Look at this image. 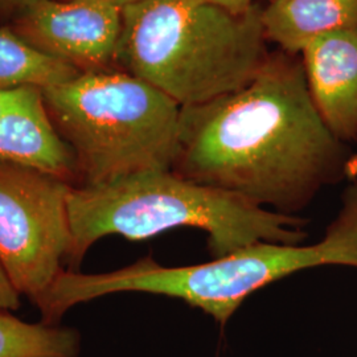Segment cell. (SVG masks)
Returning <instances> with one entry per match:
<instances>
[{
    "instance_id": "6da1fadb",
    "label": "cell",
    "mask_w": 357,
    "mask_h": 357,
    "mask_svg": "<svg viewBox=\"0 0 357 357\" xmlns=\"http://www.w3.org/2000/svg\"><path fill=\"white\" fill-rule=\"evenodd\" d=\"M172 171L195 184L299 216L324 188L357 178V156L323 121L302 63L268 57L241 89L181 107Z\"/></svg>"
},
{
    "instance_id": "7a4b0ae2",
    "label": "cell",
    "mask_w": 357,
    "mask_h": 357,
    "mask_svg": "<svg viewBox=\"0 0 357 357\" xmlns=\"http://www.w3.org/2000/svg\"><path fill=\"white\" fill-rule=\"evenodd\" d=\"M319 266L357 268V178L345 187L340 209L318 243H255L188 266H163L144 257L103 274L63 270L35 305L43 323L59 324L72 307L105 295L155 294L180 299L225 326L252 294Z\"/></svg>"
},
{
    "instance_id": "3957f363",
    "label": "cell",
    "mask_w": 357,
    "mask_h": 357,
    "mask_svg": "<svg viewBox=\"0 0 357 357\" xmlns=\"http://www.w3.org/2000/svg\"><path fill=\"white\" fill-rule=\"evenodd\" d=\"M262 10L203 0H143L122 10L114 60L181 107L248 85L268 61Z\"/></svg>"
},
{
    "instance_id": "277c9868",
    "label": "cell",
    "mask_w": 357,
    "mask_h": 357,
    "mask_svg": "<svg viewBox=\"0 0 357 357\" xmlns=\"http://www.w3.org/2000/svg\"><path fill=\"white\" fill-rule=\"evenodd\" d=\"M68 208L72 243L66 262L73 271L90 248L107 236L139 241L175 228H196L205 231L213 258L252 243L295 245L307 238L306 218L255 206L195 184L172 169L72 185Z\"/></svg>"
},
{
    "instance_id": "5b68a950",
    "label": "cell",
    "mask_w": 357,
    "mask_h": 357,
    "mask_svg": "<svg viewBox=\"0 0 357 357\" xmlns=\"http://www.w3.org/2000/svg\"><path fill=\"white\" fill-rule=\"evenodd\" d=\"M41 91L75 155L77 185L172 169L181 106L153 85L126 72H93Z\"/></svg>"
},
{
    "instance_id": "8992f818",
    "label": "cell",
    "mask_w": 357,
    "mask_h": 357,
    "mask_svg": "<svg viewBox=\"0 0 357 357\" xmlns=\"http://www.w3.org/2000/svg\"><path fill=\"white\" fill-rule=\"evenodd\" d=\"M70 188L63 178L0 162V264L33 303L64 270Z\"/></svg>"
},
{
    "instance_id": "52a82bcc",
    "label": "cell",
    "mask_w": 357,
    "mask_h": 357,
    "mask_svg": "<svg viewBox=\"0 0 357 357\" xmlns=\"http://www.w3.org/2000/svg\"><path fill=\"white\" fill-rule=\"evenodd\" d=\"M26 40L69 64L100 66L114 60L122 11L91 0H41L24 13Z\"/></svg>"
},
{
    "instance_id": "ba28073f",
    "label": "cell",
    "mask_w": 357,
    "mask_h": 357,
    "mask_svg": "<svg viewBox=\"0 0 357 357\" xmlns=\"http://www.w3.org/2000/svg\"><path fill=\"white\" fill-rule=\"evenodd\" d=\"M301 53L323 121L339 141H357V29L320 36Z\"/></svg>"
},
{
    "instance_id": "9c48e42d",
    "label": "cell",
    "mask_w": 357,
    "mask_h": 357,
    "mask_svg": "<svg viewBox=\"0 0 357 357\" xmlns=\"http://www.w3.org/2000/svg\"><path fill=\"white\" fill-rule=\"evenodd\" d=\"M0 162L78 184L75 155L54 128L41 89H16L11 107L0 119Z\"/></svg>"
},
{
    "instance_id": "30bf717a",
    "label": "cell",
    "mask_w": 357,
    "mask_h": 357,
    "mask_svg": "<svg viewBox=\"0 0 357 357\" xmlns=\"http://www.w3.org/2000/svg\"><path fill=\"white\" fill-rule=\"evenodd\" d=\"M268 40L301 53L315 38L357 29V0H277L262 10Z\"/></svg>"
},
{
    "instance_id": "8fae6325",
    "label": "cell",
    "mask_w": 357,
    "mask_h": 357,
    "mask_svg": "<svg viewBox=\"0 0 357 357\" xmlns=\"http://www.w3.org/2000/svg\"><path fill=\"white\" fill-rule=\"evenodd\" d=\"M78 76L76 66L38 50L26 38L0 29V89L44 90Z\"/></svg>"
},
{
    "instance_id": "7c38bea8",
    "label": "cell",
    "mask_w": 357,
    "mask_h": 357,
    "mask_svg": "<svg viewBox=\"0 0 357 357\" xmlns=\"http://www.w3.org/2000/svg\"><path fill=\"white\" fill-rule=\"evenodd\" d=\"M79 344L73 328L26 323L0 311V357H78Z\"/></svg>"
},
{
    "instance_id": "4fadbf2b",
    "label": "cell",
    "mask_w": 357,
    "mask_h": 357,
    "mask_svg": "<svg viewBox=\"0 0 357 357\" xmlns=\"http://www.w3.org/2000/svg\"><path fill=\"white\" fill-rule=\"evenodd\" d=\"M20 306V293L0 264V311H13Z\"/></svg>"
},
{
    "instance_id": "5bb4252c",
    "label": "cell",
    "mask_w": 357,
    "mask_h": 357,
    "mask_svg": "<svg viewBox=\"0 0 357 357\" xmlns=\"http://www.w3.org/2000/svg\"><path fill=\"white\" fill-rule=\"evenodd\" d=\"M41 0H0V13H26Z\"/></svg>"
},
{
    "instance_id": "9a60e30c",
    "label": "cell",
    "mask_w": 357,
    "mask_h": 357,
    "mask_svg": "<svg viewBox=\"0 0 357 357\" xmlns=\"http://www.w3.org/2000/svg\"><path fill=\"white\" fill-rule=\"evenodd\" d=\"M203 1L228 8L230 11H234V13H243L255 4L253 0H203Z\"/></svg>"
},
{
    "instance_id": "2e32d148",
    "label": "cell",
    "mask_w": 357,
    "mask_h": 357,
    "mask_svg": "<svg viewBox=\"0 0 357 357\" xmlns=\"http://www.w3.org/2000/svg\"><path fill=\"white\" fill-rule=\"evenodd\" d=\"M16 89L3 90L0 89V119L3 115L7 113V110L11 107L15 100Z\"/></svg>"
},
{
    "instance_id": "e0dca14e",
    "label": "cell",
    "mask_w": 357,
    "mask_h": 357,
    "mask_svg": "<svg viewBox=\"0 0 357 357\" xmlns=\"http://www.w3.org/2000/svg\"><path fill=\"white\" fill-rule=\"evenodd\" d=\"M91 1H98V3H102V4H107V6H112V7L122 11L123 8L130 7L132 4H137V3H141L143 0H91Z\"/></svg>"
},
{
    "instance_id": "ac0fdd59",
    "label": "cell",
    "mask_w": 357,
    "mask_h": 357,
    "mask_svg": "<svg viewBox=\"0 0 357 357\" xmlns=\"http://www.w3.org/2000/svg\"><path fill=\"white\" fill-rule=\"evenodd\" d=\"M268 1H270V3H273V1H277V0H268Z\"/></svg>"
}]
</instances>
